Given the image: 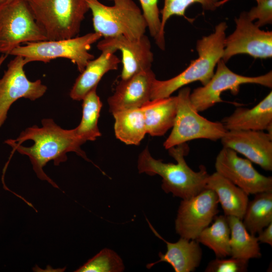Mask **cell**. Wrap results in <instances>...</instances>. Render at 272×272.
Segmentation results:
<instances>
[{"mask_svg":"<svg viewBox=\"0 0 272 272\" xmlns=\"http://www.w3.org/2000/svg\"><path fill=\"white\" fill-rule=\"evenodd\" d=\"M42 127L36 125L21 132L16 140H8L6 143L17 151L29 157L37 177L46 180L53 186L57 184L44 172L43 167L50 161L55 165L66 161V154L75 152L87 161L91 162L81 146L85 142L77 134L75 129H64L57 125L52 119L42 120Z\"/></svg>","mask_w":272,"mask_h":272,"instance_id":"1","label":"cell"},{"mask_svg":"<svg viewBox=\"0 0 272 272\" xmlns=\"http://www.w3.org/2000/svg\"><path fill=\"white\" fill-rule=\"evenodd\" d=\"M168 150L169 155L176 161V164L166 163L155 159L146 148L138 158L139 173L151 176L160 175L162 178V189L166 193H171L182 199L195 196L204 190L209 174L203 165L200 166L198 171L188 166L184 159L189 152L186 143Z\"/></svg>","mask_w":272,"mask_h":272,"instance_id":"2","label":"cell"},{"mask_svg":"<svg viewBox=\"0 0 272 272\" xmlns=\"http://www.w3.org/2000/svg\"><path fill=\"white\" fill-rule=\"evenodd\" d=\"M228 26L225 22L218 24L214 32L197 40L196 49L198 57L175 77L166 80H154L151 100L167 98L176 90L196 81L207 84L214 74L215 67L223 56Z\"/></svg>","mask_w":272,"mask_h":272,"instance_id":"3","label":"cell"},{"mask_svg":"<svg viewBox=\"0 0 272 272\" xmlns=\"http://www.w3.org/2000/svg\"><path fill=\"white\" fill-rule=\"evenodd\" d=\"M47 40L77 36L89 11L86 0H26Z\"/></svg>","mask_w":272,"mask_h":272,"instance_id":"4","label":"cell"},{"mask_svg":"<svg viewBox=\"0 0 272 272\" xmlns=\"http://www.w3.org/2000/svg\"><path fill=\"white\" fill-rule=\"evenodd\" d=\"M92 14L94 32L104 38L123 36L137 39L145 34L146 21L133 0H113L106 6L99 0H86Z\"/></svg>","mask_w":272,"mask_h":272,"instance_id":"5","label":"cell"},{"mask_svg":"<svg viewBox=\"0 0 272 272\" xmlns=\"http://www.w3.org/2000/svg\"><path fill=\"white\" fill-rule=\"evenodd\" d=\"M101 38L100 34L94 32L69 39L26 42L13 49L10 55L21 56L27 63H47L58 58H66L76 64L81 73L94 58L89 52L91 45Z\"/></svg>","mask_w":272,"mask_h":272,"instance_id":"6","label":"cell"},{"mask_svg":"<svg viewBox=\"0 0 272 272\" xmlns=\"http://www.w3.org/2000/svg\"><path fill=\"white\" fill-rule=\"evenodd\" d=\"M191 90L183 87L177 97V110L172 131L163 144L166 149L192 140L203 139L216 141L227 130L221 122L210 121L201 116L190 99Z\"/></svg>","mask_w":272,"mask_h":272,"instance_id":"7","label":"cell"},{"mask_svg":"<svg viewBox=\"0 0 272 272\" xmlns=\"http://www.w3.org/2000/svg\"><path fill=\"white\" fill-rule=\"evenodd\" d=\"M46 40L26 0L0 4V53L9 55L22 43Z\"/></svg>","mask_w":272,"mask_h":272,"instance_id":"8","label":"cell"},{"mask_svg":"<svg viewBox=\"0 0 272 272\" xmlns=\"http://www.w3.org/2000/svg\"><path fill=\"white\" fill-rule=\"evenodd\" d=\"M225 63L220 59L209 82L190 93V101L197 112L203 111L222 102L221 95L224 91L229 90L233 95H237L243 84H255L271 88V71L256 77L244 76L232 72Z\"/></svg>","mask_w":272,"mask_h":272,"instance_id":"9","label":"cell"},{"mask_svg":"<svg viewBox=\"0 0 272 272\" xmlns=\"http://www.w3.org/2000/svg\"><path fill=\"white\" fill-rule=\"evenodd\" d=\"M218 205L216 193L209 188L191 197L182 199L175 222L176 233L180 237L196 240L217 215Z\"/></svg>","mask_w":272,"mask_h":272,"instance_id":"10","label":"cell"},{"mask_svg":"<svg viewBox=\"0 0 272 272\" xmlns=\"http://www.w3.org/2000/svg\"><path fill=\"white\" fill-rule=\"evenodd\" d=\"M236 29L225 40L222 59L226 62L232 56L240 54L255 58L272 57V32L261 30L250 21L246 12L235 19Z\"/></svg>","mask_w":272,"mask_h":272,"instance_id":"11","label":"cell"},{"mask_svg":"<svg viewBox=\"0 0 272 272\" xmlns=\"http://www.w3.org/2000/svg\"><path fill=\"white\" fill-rule=\"evenodd\" d=\"M215 166L217 172L248 195L272 191V177L260 174L250 161L238 156L230 148L223 147L216 157Z\"/></svg>","mask_w":272,"mask_h":272,"instance_id":"12","label":"cell"},{"mask_svg":"<svg viewBox=\"0 0 272 272\" xmlns=\"http://www.w3.org/2000/svg\"><path fill=\"white\" fill-rule=\"evenodd\" d=\"M15 56L0 79V127L7 118L9 109L16 100L24 98L34 101L47 90L40 80L32 82L28 79L24 70L28 63L23 57Z\"/></svg>","mask_w":272,"mask_h":272,"instance_id":"13","label":"cell"},{"mask_svg":"<svg viewBox=\"0 0 272 272\" xmlns=\"http://www.w3.org/2000/svg\"><path fill=\"white\" fill-rule=\"evenodd\" d=\"M97 47L100 51L112 47L121 51V80L127 79L140 72L151 69L154 54L150 40L145 34L137 39H129L123 36L104 38L98 42Z\"/></svg>","mask_w":272,"mask_h":272,"instance_id":"14","label":"cell"},{"mask_svg":"<svg viewBox=\"0 0 272 272\" xmlns=\"http://www.w3.org/2000/svg\"><path fill=\"white\" fill-rule=\"evenodd\" d=\"M220 140L223 147L243 155L265 170H272L271 134L262 130H227Z\"/></svg>","mask_w":272,"mask_h":272,"instance_id":"15","label":"cell"},{"mask_svg":"<svg viewBox=\"0 0 272 272\" xmlns=\"http://www.w3.org/2000/svg\"><path fill=\"white\" fill-rule=\"evenodd\" d=\"M155 79V74L150 69L121 80L113 95L108 98L110 112L113 113L141 108L151 100L152 84Z\"/></svg>","mask_w":272,"mask_h":272,"instance_id":"16","label":"cell"},{"mask_svg":"<svg viewBox=\"0 0 272 272\" xmlns=\"http://www.w3.org/2000/svg\"><path fill=\"white\" fill-rule=\"evenodd\" d=\"M221 122L227 130H266L272 135V92L251 108H236Z\"/></svg>","mask_w":272,"mask_h":272,"instance_id":"17","label":"cell"},{"mask_svg":"<svg viewBox=\"0 0 272 272\" xmlns=\"http://www.w3.org/2000/svg\"><path fill=\"white\" fill-rule=\"evenodd\" d=\"M155 234L167 244L165 253H159L160 259L147 265L150 268L155 264L165 262L170 264L175 272L194 271L199 265L202 259V249L200 243L196 240H189L182 237L176 242L172 243L162 238L148 222Z\"/></svg>","mask_w":272,"mask_h":272,"instance_id":"18","label":"cell"},{"mask_svg":"<svg viewBox=\"0 0 272 272\" xmlns=\"http://www.w3.org/2000/svg\"><path fill=\"white\" fill-rule=\"evenodd\" d=\"M116 50L108 47L101 50V54L91 60L77 78L70 93L74 100H82L86 95L97 85L107 72L118 69L121 62L114 54Z\"/></svg>","mask_w":272,"mask_h":272,"instance_id":"19","label":"cell"},{"mask_svg":"<svg viewBox=\"0 0 272 272\" xmlns=\"http://www.w3.org/2000/svg\"><path fill=\"white\" fill-rule=\"evenodd\" d=\"M206 188L216 193L225 216L242 220L249 201L245 191L217 172L209 175Z\"/></svg>","mask_w":272,"mask_h":272,"instance_id":"20","label":"cell"},{"mask_svg":"<svg viewBox=\"0 0 272 272\" xmlns=\"http://www.w3.org/2000/svg\"><path fill=\"white\" fill-rule=\"evenodd\" d=\"M147 133L162 136L172 127L177 110V97L150 100L142 107Z\"/></svg>","mask_w":272,"mask_h":272,"instance_id":"21","label":"cell"},{"mask_svg":"<svg viewBox=\"0 0 272 272\" xmlns=\"http://www.w3.org/2000/svg\"><path fill=\"white\" fill-rule=\"evenodd\" d=\"M117 139L126 145H138L147 133L144 112L141 108L112 113Z\"/></svg>","mask_w":272,"mask_h":272,"instance_id":"22","label":"cell"},{"mask_svg":"<svg viewBox=\"0 0 272 272\" xmlns=\"http://www.w3.org/2000/svg\"><path fill=\"white\" fill-rule=\"evenodd\" d=\"M227 217L230 230V256L247 260L260 258L261 253L257 237L247 231L240 219Z\"/></svg>","mask_w":272,"mask_h":272,"instance_id":"23","label":"cell"},{"mask_svg":"<svg viewBox=\"0 0 272 272\" xmlns=\"http://www.w3.org/2000/svg\"><path fill=\"white\" fill-rule=\"evenodd\" d=\"M255 195L248 201L242 220L247 231L254 235L272 223V191Z\"/></svg>","mask_w":272,"mask_h":272,"instance_id":"24","label":"cell"},{"mask_svg":"<svg viewBox=\"0 0 272 272\" xmlns=\"http://www.w3.org/2000/svg\"><path fill=\"white\" fill-rule=\"evenodd\" d=\"M214 222L203 229L196 239L199 243L208 247L217 257L230 256V230L226 216H216Z\"/></svg>","mask_w":272,"mask_h":272,"instance_id":"25","label":"cell"},{"mask_svg":"<svg viewBox=\"0 0 272 272\" xmlns=\"http://www.w3.org/2000/svg\"><path fill=\"white\" fill-rule=\"evenodd\" d=\"M93 88L82 99V117L79 125L75 129L78 136L85 143L93 141L101 136L98 126L102 103Z\"/></svg>","mask_w":272,"mask_h":272,"instance_id":"26","label":"cell"},{"mask_svg":"<svg viewBox=\"0 0 272 272\" xmlns=\"http://www.w3.org/2000/svg\"><path fill=\"white\" fill-rule=\"evenodd\" d=\"M124 269V264L120 257L114 251L104 248L75 271L120 272Z\"/></svg>","mask_w":272,"mask_h":272,"instance_id":"27","label":"cell"},{"mask_svg":"<svg viewBox=\"0 0 272 272\" xmlns=\"http://www.w3.org/2000/svg\"><path fill=\"white\" fill-rule=\"evenodd\" d=\"M219 0H164V5L160 11L161 14V34L165 37V27L167 21L173 16L185 17L188 7L194 3H198L205 11H214L217 8Z\"/></svg>","mask_w":272,"mask_h":272,"instance_id":"28","label":"cell"},{"mask_svg":"<svg viewBox=\"0 0 272 272\" xmlns=\"http://www.w3.org/2000/svg\"><path fill=\"white\" fill-rule=\"evenodd\" d=\"M147 28L157 46L162 50L165 49V39L161 34V19L158 0H139Z\"/></svg>","mask_w":272,"mask_h":272,"instance_id":"29","label":"cell"},{"mask_svg":"<svg viewBox=\"0 0 272 272\" xmlns=\"http://www.w3.org/2000/svg\"><path fill=\"white\" fill-rule=\"evenodd\" d=\"M249 260L235 258H218L209 262L206 272H245L247 270Z\"/></svg>","mask_w":272,"mask_h":272,"instance_id":"30","label":"cell"},{"mask_svg":"<svg viewBox=\"0 0 272 272\" xmlns=\"http://www.w3.org/2000/svg\"><path fill=\"white\" fill-rule=\"evenodd\" d=\"M249 19L253 21L258 27L272 23V0H263L257 3V5L246 12Z\"/></svg>","mask_w":272,"mask_h":272,"instance_id":"31","label":"cell"},{"mask_svg":"<svg viewBox=\"0 0 272 272\" xmlns=\"http://www.w3.org/2000/svg\"><path fill=\"white\" fill-rule=\"evenodd\" d=\"M258 234L257 238L259 242L272 246V223L262 229Z\"/></svg>","mask_w":272,"mask_h":272,"instance_id":"32","label":"cell"},{"mask_svg":"<svg viewBox=\"0 0 272 272\" xmlns=\"http://www.w3.org/2000/svg\"><path fill=\"white\" fill-rule=\"evenodd\" d=\"M230 0H221V1H220L217 3V7H219L224 4H225V3L228 2L229 1H230ZM256 2L257 3H259L263 0H255Z\"/></svg>","mask_w":272,"mask_h":272,"instance_id":"33","label":"cell"},{"mask_svg":"<svg viewBox=\"0 0 272 272\" xmlns=\"http://www.w3.org/2000/svg\"><path fill=\"white\" fill-rule=\"evenodd\" d=\"M8 55L7 54H2L0 56V66L1 64L3 63V62L4 61L5 59L7 57Z\"/></svg>","mask_w":272,"mask_h":272,"instance_id":"34","label":"cell"},{"mask_svg":"<svg viewBox=\"0 0 272 272\" xmlns=\"http://www.w3.org/2000/svg\"><path fill=\"white\" fill-rule=\"evenodd\" d=\"M5 0H0V4L4 2Z\"/></svg>","mask_w":272,"mask_h":272,"instance_id":"35","label":"cell"},{"mask_svg":"<svg viewBox=\"0 0 272 272\" xmlns=\"http://www.w3.org/2000/svg\"><path fill=\"white\" fill-rule=\"evenodd\" d=\"M11 1V0H5L4 2H9V1Z\"/></svg>","mask_w":272,"mask_h":272,"instance_id":"36","label":"cell"},{"mask_svg":"<svg viewBox=\"0 0 272 272\" xmlns=\"http://www.w3.org/2000/svg\"><path fill=\"white\" fill-rule=\"evenodd\" d=\"M108 1H113V0H108Z\"/></svg>","mask_w":272,"mask_h":272,"instance_id":"37","label":"cell"}]
</instances>
